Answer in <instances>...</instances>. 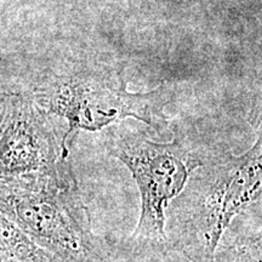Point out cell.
Returning <instances> with one entry per match:
<instances>
[{"mask_svg":"<svg viewBox=\"0 0 262 262\" xmlns=\"http://www.w3.org/2000/svg\"><path fill=\"white\" fill-rule=\"evenodd\" d=\"M262 137L243 155L203 163L166 210L169 249L189 262H214L232 221L261 204Z\"/></svg>","mask_w":262,"mask_h":262,"instance_id":"1","label":"cell"},{"mask_svg":"<svg viewBox=\"0 0 262 262\" xmlns=\"http://www.w3.org/2000/svg\"><path fill=\"white\" fill-rule=\"evenodd\" d=\"M0 212L61 262H114L95 234L70 162L51 175L0 183Z\"/></svg>","mask_w":262,"mask_h":262,"instance_id":"2","label":"cell"},{"mask_svg":"<svg viewBox=\"0 0 262 262\" xmlns=\"http://www.w3.org/2000/svg\"><path fill=\"white\" fill-rule=\"evenodd\" d=\"M49 116L67 122L62 136L63 148L79 130L97 131L111 124L135 118L155 133L169 130L165 107L171 102L170 86L162 85L148 93H130L123 73L104 67H86L63 73H50L29 94Z\"/></svg>","mask_w":262,"mask_h":262,"instance_id":"3","label":"cell"},{"mask_svg":"<svg viewBox=\"0 0 262 262\" xmlns=\"http://www.w3.org/2000/svg\"><path fill=\"white\" fill-rule=\"evenodd\" d=\"M106 148L129 169L139 188L140 217L130 239L134 250L141 254L166 253V210L204 160L178 137L157 142L129 129L108 131Z\"/></svg>","mask_w":262,"mask_h":262,"instance_id":"4","label":"cell"},{"mask_svg":"<svg viewBox=\"0 0 262 262\" xmlns=\"http://www.w3.org/2000/svg\"><path fill=\"white\" fill-rule=\"evenodd\" d=\"M68 156L52 117L29 94H10L0 116V183L51 175Z\"/></svg>","mask_w":262,"mask_h":262,"instance_id":"5","label":"cell"},{"mask_svg":"<svg viewBox=\"0 0 262 262\" xmlns=\"http://www.w3.org/2000/svg\"><path fill=\"white\" fill-rule=\"evenodd\" d=\"M0 262H61L0 212Z\"/></svg>","mask_w":262,"mask_h":262,"instance_id":"6","label":"cell"},{"mask_svg":"<svg viewBox=\"0 0 262 262\" xmlns=\"http://www.w3.org/2000/svg\"><path fill=\"white\" fill-rule=\"evenodd\" d=\"M241 251L243 262H261V234L244 239L242 243H235Z\"/></svg>","mask_w":262,"mask_h":262,"instance_id":"7","label":"cell"},{"mask_svg":"<svg viewBox=\"0 0 262 262\" xmlns=\"http://www.w3.org/2000/svg\"><path fill=\"white\" fill-rule=\"evenodd\" d=\"M214 262H243V260L237 244H232L217 249Z\"/></svg>","mask_w":262,"mask_h":262,"instance_id":"8","label":"cell"},{"mask_svg":"<svg viewBox=\"0 0 262 262\" xmlns=\"http://www.w3.org/2000/svg\"><path fill=\"white\" fill-rule=\"evenodd\" d=\"M9 95H10L9 93H3V94H0V116H2L3 110H4V106H5L6 101H8Z\"/></svg>","mask_w":262,"mask_h":262,"instance_id":"9","label":"cell"}]
</instances>
